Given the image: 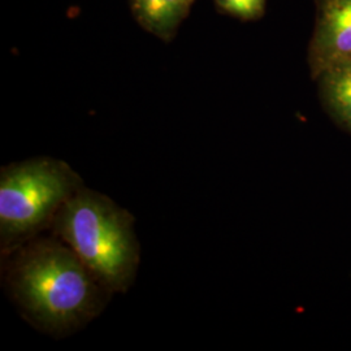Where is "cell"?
Wrapping results in <instances>:
<instances>
[{"label": "cell", "mask_w": 351, "mask_h": 351, "mask_svg": "<svg viewBox=\"0 0 351 351\" xmlns=\"http://www.w3.org/2000/svg\"><path fill=\"white\" fill-rule=\"evenodd\" d=\"M1 281L26 322L56 339L88 326L113 294L52 233L39 234L3 255Z\"/></svg>", "instance_id": "6da1fadb"}, {"label": "cell", "mask_w": 351, "mask_h": 351, "mask_svg": "<svg viewBox=\"0 0 351 351\" xmlns=\"http://www.w3.org/2000/svg\"><path fill=\"white\" fill-rule=\"evenodd\" d=\"M134 221L110 197L84 186L64 204L50 230L111 293L124 294L134 284L141 263Z\"/></svg>", "instance_id": "7a4b0ae2"}, {"label": "cell", "mask_w": 351, "mask_h": 351, "mask_svg": "<svg viewBox=\"0 0 351 351\" xmlns=\"http://www.w3.org/2000/svg\"><path fill=\"white\" fill-rule=\"evenodd\" d=\"M84 186L81 176L69 164L50 156L1 167V256L50 229L64 204Z\"/></svg>", "instance_id": "3957f363"}, {"label": "cell", "mask_w": 351, "mask_h": 351, "mask_svg": "<svg viewBox=\"0 0 351 351\" xmlns=\"http://www.w3.org/2000/svg\"><path fill=\"white\" fill-rule=\"evenodd\" d=\"M351 62V0H316L308 64L314 77Z\"/></svg>", "instance_id": "277c9868"}, {"label": "cell", "mask_w": 351, "mask_h": 351, "mask_svg": "<svg viewBox=\"0 0 351 351\" xmlns=\"http://www.w3.org/2000/svg\"><path fill=\"white\" fill-rule=\"evenodd\" d=\"M193 3L194 0H130L139 24L164 40L175 36Z\"/></svg>", "instance_id": "5b68a950"}, {"label": "cell", "mask_w": 351, "mask_h": 351, "mask_svg": "<svg viewBox=\"0 0 351 351\" xmlns=\"http://www.w3.org/2000/svg\"><path fill=\"white\" fill-rule=\"evenodd\" d=\"M328 108L339 121L351 128V66L339 65L319 75Z\"/></svg>", "instance_id": "8992f818"}, {"label": "cell", "mask_w": 351, "mask_h": 351, "mask_svg": "<svg viewBox=\"0 0 351 351\" xmlns=\"http://www.w3.org/2000/svg\"><path fill=\"white\" fill-rule=\"evenodd\" d=\"M221 12L243 21H254L263 16L267 0H216Z\"/></svg>", "instance_id": "52a82bcc"}, {"label": "cell", "mask_w": 351, "mask_h": 351, "mask_svg": "<svg viewBox=\"0 0 351 351\" xmlns=\"http://www.w3.org/2000/svg\"><path fill=\"white\" fill-rule=\"evenodd\" d=\"M343 65H345V64H343ZM346 65H350V66H351V62H350V63L346 64Z\"/></svg>", "instance_id": "ba28073f"}]
</instances>
